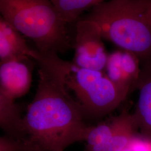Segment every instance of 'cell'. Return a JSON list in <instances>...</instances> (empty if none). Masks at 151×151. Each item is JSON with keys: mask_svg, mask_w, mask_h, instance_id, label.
I'll list each match as a JSON object with an SVG mask.
<instances>
[{"mask_svg": "<svg viewBox=\"0 0 151 151\" xmlns=\"http://www.w3.org/2000/svg\"><path fill=\"white\" fill-rule=\"evenodd\" d=\"M63 60L57 53L38 52V86L32 102L22 118L27 140L39 151H65L71 145L85 141L91 128L78 103L63 80Z\"/></svg>", "mask_w": 151, "mask_h": 151, "instance_id": "obj_1", "label": "cell"}, {"mask_svg": "<svg viewBox=\"0 0 151 151\" xmlns=\"http://www.w3.org/2000/svg\"><path fill=\"white\" fill-rule=\"evenodd\" d=\"M148 0H111L93 7L80 20L95 22L101 36L151 65V25L144 18Z\"/></svg>", "mask_w": 151, "mask_h": 151, "instance_id": "obj_2", "label": "cell"}, {"mask_svg": "<svg viewBox=\"0 0 151 151\" xmlns=\"http://www.w3.org/2000/svg\"><path fill=\"white\" fill-rule=\"evenodd\" d=\"M0 14L31 39L40 53L58 54L73 48L70 26L60 20L50 1L0 0Z\"/></svg>", "mask_w": 151, "mask_h": 151, "instance_id": "obj_3", "label": "cell"}, {"mask_svg": "<svg viewBox=\"0 0 151 151\" xmlns=\"http://www.w3.org/2000/svg\"><path fill=\"white\" fill-rule=\"evenodd\" d=\"M66 88L75 95L85 118H101L119 107L129 92L115 85L101 71L79 67L63 61Z\"/></svg>", "mask_w": 151, "mask_h": 151, "instance_id": "obj_4", "label": "cell"}, {"mask_svg": "<svg viewBox=\"0 0 151 151\" xmlns=\"http://www.w3.org/2000/svg\"><path fill=\"white\" fill-rule=\"evenodd\" d=\"M72 63L91 70H105L108 54L103 42L100 28L94 22L80 20L75 25Z\"/></svg>", "mask_w": 151, "mask_h": 151, "instance_id": "obj_5", "label": "cell"}, {"mask_svg": "<svg viewBox=\"0 0 151 151\" xmlns=\"http://www.w3.org/2000/svg\"><path fill=\"white\" fill-rule=\"evenodd\" d=\"M35 64V60L27 56L0 60V89L6 96L15 100L27 93Z\"/></svg>", "mask_w": 151, "mask_h": 151, "instance_id": "obj_6", "label": "cell"}, {"mask_svg": "<svg viewBox=\"0 0 151 151\" xmlns=\"http://www.w3.org/2000/svg\"><path fill=\"white\" fill-rule=\"evenodd\" d=\"M105 70L108 78L117 86L130 94L137 90L141 65L133 53L120 49L108 54Z\"/></svg>", "mask_w": 151, "mask_h": 151, "instance_id": "obj_7", "label": "cell"}, {"mask_svg": "<svg viewBox=\"0 0 151 151\" xmlns=\"http://www.w3.org/2000/svg\"><path fill=\"white\" fill-rule=\"evenodd\" d=\"M139 97L133 115L141 135L151 138V65L141 67Z\"/></svg>", "mask_w": 151, "mask_h": 151, "instance_id": "obj_8", "label": "cell"}, {"mask_svg": "<svg viewBox=\"0 0 151 151\" xmlns=\"http://www.w3.org/2000/svg\"><path fill=\"white\" fill-rule=\"evenodd\" d=\"M37 50L28 45L22 34L0 14V60L27 56L34 60Z\"/></svg>", "mask_w": 151, "mask_h": 151, "instance_id": "obj_9", "label": "cell"}, {"mask_svg": "<svg viewBox=\"0 0 151 151\" xmlns=\"http://www.w3.org/2000/svg\"><path fill=\"white\" fill-rule=\"evenodd\" d=\"M118 116V128L110 139L102 145L85 149V151H122L126 148L131 139L139 133L133 114L129 113L127 109Z\"/></svg>", "mask_w": 151, "mask_h": 151, "instance_id": "obj_10", "label": "cell"}, {"mask_svg": "<svg viewBox=\"0 0 151 151\" xmlns=\"http://www.w3.org/2000/svg\"><path fill=\"white\" fill-rule=\"evenodd\" d=\"M22 118L20 107L0 89V128L11 137L26 141L22 128Z\"/></svg>", "mask_w": 151, "mask_h": 151, "instance_id": "obj_11", "label": "cell"}, {"mask_svg": "<svg viewBox=\"0 0 151 151\" xmlns=\"http://www.w3.org/2000/svg\"><path fill=\"white\" fill-rule=\"evenodd\" d=\"M58 16L67 25L76 24L81 14L97 5L103 0H52Z\"/></svg>", "mask_w": 151, "mask_h": 151, "instance_id": "obj_12", "label": "cell"}, {"mask_svg": "<svg viewBox=\"0 0 151 151\" xmlns=\"http://www.w3.org/2000/svg\"><path fill=\"white\" fill-rule=\"evenodd\" d=\"M119 124L118 115L113 116L107 121L91 126L85 142V149L100 146L105 143L114 135Z\"/></svg>", "mask_w": 151, "mask_h": 151, "instance_id": "obj_13", "label": "cell"}, {"mask_svg": "<svg viewBox=\"0 0 151 151\" xmlns=\"http://www.w3.org/2000/svg\"><path fill=\"white\" fill-rule=\"evenodd\" d=\"M0 151H39L29 141L19 140L11 137H0Z\"/></svg>", "mask_w": 151, "mask_h": 151, "instance_id": "obj_14", "label": "cell"}, {"mask_svg": "<svg viewBox=\"0 0 151 151\" xmlns=\"http://www.w3.org/2000/svg\"><path fill=\"white\" fill-rule=\"evenodd\" d=\"M122 151H151V138L138 133Z\"/></svg>", "mask_w": 151, "mask_h": 151, "instance_id": "obj_15", "label": "cell"}, {"mask_svg": "<svg viewBox=\"0 0 151 151\" xmlns=\"http://www.w3.org/2000/svg\"><path fill=\"white\" fill-rule=\"evenodd\" d=\"M144 18L147 22L151 25V1L148 0L146 10L144 12Z\"/></svg>", "mask_w": 151, "mask_h": 151, "instance_id": "obj_16", "label": "cell"}]
</instances>
